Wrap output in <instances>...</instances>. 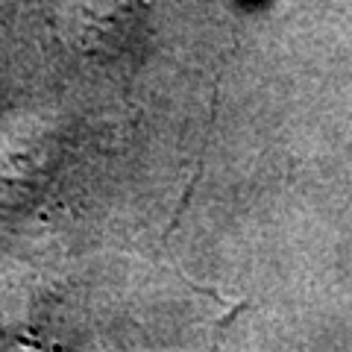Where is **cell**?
Segmentation results:
<instances>
[]
</instances>
